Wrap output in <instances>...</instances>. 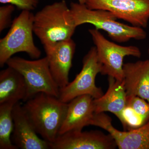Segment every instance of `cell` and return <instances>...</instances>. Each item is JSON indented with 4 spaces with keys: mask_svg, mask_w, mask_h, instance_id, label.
Wrapping results in <instances>:
<instances>
[{
    "mask_svg": "<svg viewBox=\"0 0 149 149\" xmlns=\"http://www.w3.org/2000/svg\"><path fill=\"white\" fill-rule=\"evenodd\" d=\"M123 69L127 96H138L149 104V60L125 63Z\"/></svg>",
    "mask_w": 149,
    "mask_h": 149,
    "instance_id": "14",
    "label": "cell"
},
{
    "mask_svg": "<svg viewBox=\"0 0 149 149\" xmlns=\"http://www.w3.org/2000/svg\"><path fill=\"white\" fill-rule=\"evenodd\" d=\"M76 44L71 38L59 42L46 53L51 73L60 88L69 83V72Z\"/></svg>",
    "mask_w": 149,
    "mask_h": 149,
    "instance_id": "12",
    "label": "cell"
},
{
    "mask_svg": "<svg viewBox=\"0 0 149 149\" xmlns=\"http://www.w3.org/2000/svg\"><path fill=\"white\" fill-rule=\"evenodd\" d=\"M17 103L8 102L0 104V149H17L12 142L11 135L14 127L13 109Z\"/></svg>",
    "mask_w": 149,
    "mask_h": 149,
    "instance_id": "17",
    "label": "cell"
},
{
    "mask_svg": "<svg viewBox=\"0 0 149 149\" xmlns=\"http://www.w3.org/2000/svg\"><path fill=\"white\" fill-rule=\"evenodd\" d=\"M92 10L108 11L117 19L136 27L146 28L149 20V0H86Z\"/></svg>",
    "mask_w": 149,
    "mask_h": 149,
    "instance_id": "8",
    "label": "cell"
},
{
    "mask_svg": "<svg viewBox=\"0 0 149 149\" xmlns=\"http://www.w3.org/2000/svg\"><path fill=\"white\" fill-rule=\"evenodd\" d=\"M86 0H78V2L80 3L85 4Z\"/></svg>",
    "mask_w": 149,
    "mask_h": 149,
    "instance_id": "22",
    "label": "cell"
},
{
    "mask_svg": "<svg viewBox=\"0 0 149 149\" xmlns=\"http://www.w3.org/2000/svg\"><path fill=\"white\" fill-rule=\"evenodd\" d=\"M70 8L77 27L85 24L94 25L97 29L106 32L113 41L125 42L131 39H146L147 33L142 27L128 25L117 21L113 14L103 10H92L85 4L71 2Z\"/></svg>",
    "mask_w": 149,
    "mask_h": 149,
    "instance_id": "3",
    "label": "cell"
},
{
    "mask_svg": "<svg viewBox=\"0 0 149 149\" xmlns=\"http://www.w3.org/2000/svg\"><path fill=\"white\" fill-rule=\"evenodd\" d=\"M148 55H149V48L148 49Z\"/></svg>",
    "mask_w": 149,
    "mask_h": 149,
    "instance_id": "23",
    "label": "cell"
},
{
    "mask_svg": "<svg viewBox=\"0 0 149 149\" xmlns=\"http://www.w3.org/2000/svg\"><path fill=\"white\" fill-rule=\"evenodd\" d=\"M101 66V74L119 80H123V59L126 56L140 58L141 51L136 46H123L106 39L98 29H90Z\"/></svg>",
    "mask_w": 149,
    "mask_h": 149,
    "instance_id": "6",
    "label": "cell"
},
{
    "mask_svg": "<svg viewBox=\"0 0 149 149\" xmlns=\"http://www.w3.org/2000/svg\"><path fill=\"white\" fill-rule=\"evenodd\" d=\"M13 144L21 149H51V144L38 136L35 128L20 102L13 109Z\"/></svg>",
    "mask_w": 149,
    "mask_h": 149,
    "instance_id": "11",
    "label": "cell"
},
{
    "mask_svg": "<svg viewBox=\"0 0 149 149\" xmlns=\"http://www.w3.org/2000/svg\"><path fill=\"white\" fill-rule=\"evenodd\" d=\"M0 3L13 5L22 10L32 11L37 8L39 0H0Z\"/></svg>",
    "mask_w": 149,
    "mask_h": 149,
    "instance_id": "21",
    "label": "cell"
},
{
    "mask_svg": "<svg viewBox=\"0 0 149 149\" xmlns=\"http://www.w3.org/2000/svg\"><path fill=\"white\" fill-rule=\"evenodd\" d=\"M77 27L64 0L45 6L34 15L33 32L45 53L59 42L71 39Z\"/></svg>",
    "mask_w": 149,
    "mask_h": 149,
    "instance_id": "1",
    "label": "cell"
},
{
    "mask_svg": "<svg viewBox=\"0 0 149 149\" xmlns=\"http://www.w3.org/2000/svg\"><path fill=\"white\" fill-rule=\"evenodd\" d=\"M116 117L120 120L124 129L127 130L140 128L147 123L131 107L127 105Z\"/></svg>",
    "mask_w": 149,
    "mask_h": 149,
    "instance_id": "18",
    "label": "cell"
},
{
    "mask_svg": "<svg viewBox=\"0 0 149 149\" xmlns=\"http://www.w3.org/2000/svg\"><path fill=\"white\" fill-rule=\"evenodd\" d=\"M6 64L16 70L24 77L27 88L25 102L40 93L58 98L60 88L52 75L46 56L35 60L12 57Z\"/></svg>",
    "mask_w": 149,
    "mask_h": 149,
    "instance_id": "5",
    "label": "cell"
},
{
    "mask_svg": "<svg viewBox=\"0 0 149 149\" xmlns=\"http://www.w3.org/2000/svg\"><path fill=\"white\" fill-rule=\"evenodd\" d=\"M138 96H127L126 105L133 109L146 122L149 120V104Z\"/></svg>",
    "mask_w": 149,
    "mask_h": 149,
    "instance_id": "19",
    "label": "cell"
},
{
    "mask_svg": "<svg viewBox=\"0 0 149 149\" xmlns=\"http://www.w3.org/2000/svg\"><path fill=\"white\" fill-rule=\"evenodd\" d=\"M108 85L106 93L93 100L95 113L108 111L116 116L126 106L127 95L124 81L108 76Z\"/></svg>",
    "mask_w": 149,
    "mask_h": 149,
    "instance_id": "15",
    "label": "cell"
},
{
    "mask_svg": "<svg viewBox=\"0 0 149 149\" xmlns=\"http://www.w3.org/2000/svg\"><path fill=\"white\" fill-rule=\"evenodd\" d=\"M27 84L19 72L10 67L0 72V104L8 102H25Z\"/></svg>",
    "mask_w": 149,
    "mask_h": 149,
    "instance_id": "16",
    "label": "cell"
},
{
    "mask_svg": "<svg viewBox=\"0 0 149 149\" xmlns=\"http://www.w3.org/2000/svg\"><path fill=\"white\" fill-rule=\"evenodd\" d=\"M93 100L92 96L85 95L78 96L68 103L66 114L58 135L82 130L85 126L90 125L95 114Z\"/></svg>",
    "mask_w": 149,
    "mask_h": 149,
    "instance_id": "13",
    "label": "cell"
},
{
    "mask_svg": "<svg viewBox=\"0 0 149 149\" xmlns=\"http://www.w3.org/2000/svg\"><path fill=\"white\" fill-rule=\"evenodd\" d=\"M100 72L96 48L92 47L83 58V67L74 80L60 88L58 98L63 102L68 103L83 95H90L94 99L100 97L104 95L103 92L95 83L96 76Z\"/></svg>",
    "mask_w": 149,
    "mask_h": 149,
    "instance_id": "7",
    "label": "cell"
},
{
    "mask_svg": "<svg viewBox=\"0 0 149 149\" xmlns=\"http://www.w3.org/2000/svg\"><path fill=\"white\" fill-rule=\"evenodd\" d=\"M68 106V103L44 93L37 94L22 105L38 135L51 144L58 136Z\"/></svg>",
    "mask_w": 149,
    "mask_h": 149,
    "instance_id": "2",
    "label": "cell"
},
{
    "mask_svg": "<svg viewBox=\"0 0 149 149\" xmlns=\"http://www.w3.org/2000/svg\"><path fill=\"white\" fill-rule=\"evenodd\" d=\"M15 6L11 4H7L0 7V32L11 26L12 15L14 11Z\"/></svg>",
    "mask_w": 149,
    "mask_h": 149,
    "instance_id": "20",
    "label": "cell"
},
{
    "mask_svg": "<svg viewBox=\"0 0 149 149\" xmlns=\"http://www.w3.org/2000/svg\"><path fill=\"white\" fill-rule=\"evenodd\" d=\"M90 125L97 126L111 135L119 149H149V120L140 128L121 131L113 127L112 119L104 112L95 113Z\"/></svg>",
    "mask_w": 149,
    "mask_h": 149,
    "instance_id": "9",
    "label": "cell"
},
{
    "mask_svg": "<svg viewBox=\"0 0 149 149\" xmlns=\"http://www.w3.org/2000/svg\"><path fill=\"white\" fill-rule=\"evenodd\" d=\"M34 19L32 11L25 10L14 19L7 34L0 40L1 67L17 53H26L32 59L40 57L41 51L33 40Z\"/></svg>",
    "mask_w": 149,
    "mask_h": 149,
    "instance_id": "4",
    "label": "cell"
},
{
    "mask_svg": "<svg viewBox=\"0 0 149 149\" xmlns=\"http://www.w3.org/2000/svg\"><path fill=\"white\" fill-rule=\"evenodd\" d=\"M117 146L111 135L99 130L71 131L58 135L52 149H114Z\"/></svg>",
    "mask_w": 149,
    "mask_h": 149,
    "instance_id": "10",
    "label": "cell"
}]
</instances>
